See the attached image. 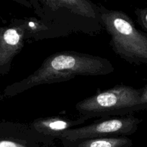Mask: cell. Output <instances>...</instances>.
Segmentation results:
<instances>
[{"mask_svg": "<svg viewBox=\"0 0 147 147\" xmlns=\"http://www.w3.org/2000/svg\"><path fill=\"white\" fill-rule=\"evenodd\" d=\"M114 67L106 58L75 52H60L46 59L40 67L26 78L7 86L6 96H14L31 88L59 83L77 76H102L112 73Z\"/></svg>", "mask_w": 147, "mask_h": 147, "instance_id": "6da1fadb", "label": "cell"}, {"mask_svg": "<svg viewBox=\"0 0 147 147\" xmlns=\"http://www.w3.org/2000/svg\"><path fill=\"white\" fill-rule=\"evenodd\" d=\"M102 25L111 37L114 51L127 60H147V38L122 11L104 10L99 14Z\"/></svg>", "mask_w": 147, "mask_h": 147, "instance_id": "7a4b0ae2", "label": "cell"}, {"mask_svg": "<svg viewBox=\"0 0 147 147\" xmlns=\"http://www.w3.org/2000/svg\"><path fill=\"white\" fill-rule=\"evenodd\" d=\"M141 102L137 90L127 86H118L87 98L76 105L82 116L89 119L123 115L136 109Z\"/></svg>", "mask_w": 147, "mask_h": 147, "instance_id": "3957f363", "label": "cell"}, {"mask_svg": "<svg viewBox=\"0 0 147 147\" xmlns=\"http://www.w3.org/2000/svg\"><path fill=\"white\" fill-rule=\"evenodd\" d=\"M137 122V119L130 116L114 118L99 121L86 126L70 129L58 135L57 137L74 142L84 139L128 134L136 126Z\"/></svg>", "mask_w": 147, "mask_h": 147, "instance_id": "277c9868", "label": "cell"}, {"mask_svg": "<svg viewBox=\"0 0 147 147\" xmlns=\"http://www.w3.org/2000/svg\"><path fill=\"white\" fill-rule=\"evenodd\" d=\"M25 39L26 31L22 22L0 27V76L9 73L12 62L22 50Z\"/></svg>", "mask_w": 147, "mask_h": 147, "instance_id": "5b68a950", "label": "cell"}, {"mask_svg": "<svg viewBox=\"0 0 147 147\" xmlns=\"http://www.w3.org/2000/svg\"><path fill=\"white\" fill-rule=\"evenodd\" d=\"M86 118L82 116L80 119L70 120L61 118H45L35 120L30 125V129L40 134L50 137H57L63 131L72 129L74 126L83 123Z\"/></svg>", "mask_w": 147, "mask_h": 147, "instance_id": "8992f818", "label": "cell"}, {"mask_svg": "<svg viewBox=\"0 0 147 147\" xmlns=\"http://www.w3.org/2000/svg\"><path fill=\"white\" fill-rule=\"evenodd\" d=\"M53 11L64 9L76 15L96 19L97 11L89 0H40Z\"/></svg>", "mask_w": 147, "mask_h": 147, "instance_id": "52a82bcc", "label": "cell"}, {"mask_svg": "<svg viewBox=\"0 0 147 147\" xmlns=\"http://www.w3.org/2000/svg\"><path fill=\"white\" fill-rule=\"evenodd\" d=\"M77 143L76 147H123L129 142L122 136L97 138L74 142Z\"/></svg>", "mask_w": 147, "mask_h": 147, "instance_id": "ba28073f", "label": "cell"}, {"mask_svg": "<svg viewBox=\"0 0 147 147\" xmlns=\"http://www.w3.org/2000/svg\"><path fill=\"white\" fill-rule=\"evenodd\" d=\"M135 12L142 24L147 27V9H137Z\"/></svg>", "mask_w": 147, "mask_h": 147, "instance_id": "9c48e42d", "label": "cell"}, {"mask_svg": "<svg viewBox=\"0 0 147 147\" xmlns=\"http://www.w3.org/2000/svg\"><path fill=\"white\" fill-rule=\"evenodd\" d=\"M12 1H14L15 2L19 3V4H22V5L24 6V7H28V8H31L32 7L31 4L27 0H12Z\"/></svg>", "mask_w": 147, "mask_h": 147, "instance_id": "30bf717a", "label": "cell"}]
</instances>
